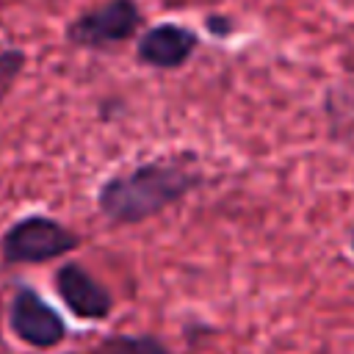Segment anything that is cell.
<instances>
[{
  "instance_id": "cell-1",
  "label": "cell",
  "mask_w": 354,
  "mask_h": 354,
  "mask_svg": "<svg viewBox=\"0 0 354 354\" xmlns=\"http://www.w3.org/2000/svg\"><path fill=\"white\" fill-rule=\"evenodd\" d=\"M199 183L202 174L180 155L149 158L105 177L97 188V207L111 224L130 227L177 205Z\"/></svg>"
},
{
  "instance_id": "cell-2",
  "label": "cell",
  "mask_w": 354,
  "mask_h": 354,
  "mask_svg": "<svg viewBox=\"0 0 354 354\" xmlns=\"http://www.w3.org/2000/svg\"><path fill=\"white\" fill-rule=\"evenodd\" d=\"M80 246L75 230L44 213H28L6 227L0 235V260L6 266H36L64 254H72Z\"/></svg>"
},
{
  "instance_id": "cell-3",
  "label": "cell",
  "mask_w": 354,
  "mask_h": 354,
  "mask_svg": "<svg viewBox=\"0 0 354 354\" xmlns=\"http://www.w3.org/2000/svg\"><path fill=\"white\" fill-rule=\"evenodd\" d=\"M141 28V8L136 0H105L66 25V41L80 50H105L133 39Z\"/></svg>"
},
{
  "instance_id": "cell-4",
  "label": "cell",
  "mask_w": 354,
  "mask_h": 354,
  "mask_svg": "<svg viewBox=\"0 0 354 354\" xmlns=\"http://www.w3.org/2000/svg\"><path fill=\"white\" fill-rule=\"evenodd\" d=\"M8 326L30 348H55L69 335L58 310L28 285H19L8 301Z\"/></svg>"
},
{
  "instance_id": "cell-5",
  "label": "cell",
  "mask_w": 354,
  "mask_h": 354,
  "mask_svg": "<svg viewBox=\"0 0 354 354\" xmlns=\"http://www.w3.org/2000/svg\"><path fill=\"white\" fill-rule=\"evenodd\" d=\"M53 288L64 301V307L80 321H102L113 310L111 290L88 268H83L75 260H66L64 266H58L53 277Z\"/></svg>"
},
{
  "instance_id": "cell-6",
  "label": "cell",
  "mask_w": 354,
  "mask_h": 354,
  "mask_svg": "<svg viewBox=\"0 0 354 354\" xmlns=\"http://www.w3.org/2000/svg\"><path fill=\"white\" fill-rule=\"evenodd\" d=\"M199 47V33L188 25L158 22L136 41V58L152 69H180Z\"/></svg>"
},
{
  "instance_id": "cell-7",
  "label": "cell",
  "mask_w": 354,
  "mask_h": 354,
  "mask_svg": "<svg viewBox=\"0 0 354 354\" xmlns=\"http://www.w3.org/2000/svg\"><path fill=\"white\" fill-rule=\"evenodd\" d=\"M88 354H169L155 335H108Z\"/></svg>"
},
{
  "instance_id": "cell-8",
  "label": "cell",
  "mask_w": 354,
  "mask_h": 354,
  "mask_svg": "<svg viewBox=\"0 0 354 354\" xmlns=\"http://www.w3.org/2000/svg\"><path fill=\"white\" fill-rule=\"evenodd\" d=\"M25 66V53L17 47H3L0 50V91H6V86H11L17 80V75Z\"/></svg>"
},
{
  "instance_id": "cell-9",
  "label": "cell",
  "mask_w": 354,
  "mask_h": 354,
  "mask_svg": "<svg viewBox=\"0 0 354 354\" xmlns=\"http://www.w3.org/2000/svg\"><path fill=\"white\" fill-rule=\"evenodd\" d=\"M207 28L213 30V36H230L232 22L227 17H207Z\"/></svg>"
},
{
  "instance_id": "cell-10",
  "label": "cell",
  "mask_w": 354,
  "mask_h": 354,
  "mask_svg": "<svg viewBox=\"0 0 354 354\" xmlns=\"http://www.w3.org/2000/svg\"><path fill=\"white\" fill-rule=\"evenodd\" d=\"M351 249H354V232H351Z\"/></svg>"
}]
</instances>
